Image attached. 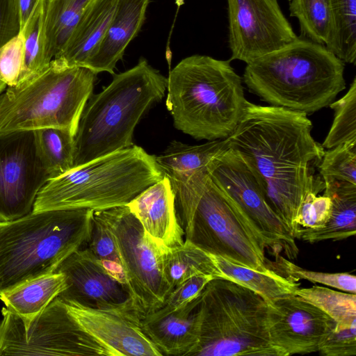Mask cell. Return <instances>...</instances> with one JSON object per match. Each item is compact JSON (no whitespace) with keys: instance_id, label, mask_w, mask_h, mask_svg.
I'll list each match as a JSON object with an SVG mask.
<instances>
[{"instance_id":"cell-1","label":"cell","mask_w":356,"mask_h":356,"mask_svg":"<svg viewBox=\"0 0 356 356\" xmlns=\"http://www.w3.org/2000/svg\"><path fill=\"white\" fill-rule=\"evenodd\" d=\"M312 129L304 113L247 100L239 122L227 137L229 147L254 166L269 205L294 238L300 228L296 217L306 194L325 189L321 177L314 176L325 150Z\"/></svg>"},{"instance_id":"cell-2","label":"cell","mask_w":356,"mask_h":356,"mask_svg":"<svg viewBox=\"0 0 356 356\" xmlns=\"http://www.w3.org/2000/svg\"><path fill=\"white\" fill-rule=\"evenodd\" d=\"M170 183L185 241L209 254L254 270L268 268L261 234L206 170Z\"/></svg>"},{"instance_id":"cell-3","label":"cell","mask_w":356,"mask_h":356,"mask_svg":"<svg viewBox=\"0 0 356 356\" xmlns=\"http://www.w3.org/2000/svg\"><path fill=\"white\" fill-rule=\"evenodd\" d=\"M165 104L174 127L197 140L227 138L247 99L229 60L205 55L184 58L170 72Z\"/></svg>"},{"instance_id":"cell-4","label":"cell","mask_w":356,"mask_h":356,"mask_svg":"<svg viewBox=\"0 0 356 356\" xmlns=\"http://www.w3.org/2000/svg\"><path fill=\"white\" fill-rule=\"evenodd\" d=\"M243 81L271 106L307 115L346 88L344 63L325 45L298 38L246 64Z\"/></svg>"},{"instance_id":"cell-5","label":"cell","mask_w":356,"mask_h":356,"mask_svg":"<svg viewBox=\"0 0 356 356\" xmlns=\"http://www.w3.org/2000/svg\"><path fill=\"white\" fill-rule=\"evenodd\" d=\"M167 84L168 79L144 58L113 74L110 84L92 94L84 107L74 136L72 168L131 146L135 127L163 99Z\"/></svg>"},{"instance_id":"cell-6","label":"cell","mask_w":356,"mask_h":356,"mask_svg":"<svg viewBox=\"0 0 356 356\" xmlns=\"http://www.w3.org/2000/svg\"><path fill=\"white\" fill-rule=\"evenodd\" d=\"M93 210L30 212L0 221V293L55 272L70 254L86 246Z\"/></svg>"},{"instance_id":"cell-7","label":"cell","mask_w":356,"mask_h":356,"mask_svg":"<svg viewBox=\"0 0 356 356\" xmlns=\"http://www.w3.org/2000/svg\"><path fill=\"white\" fill-rule=\"evenodd\" d=\"M163 177L156 156L133 144L49 179L32 211L124 206Z\"/></svg>"},{"instance_id":"cell-8","label":"cell","mask_w":356,"mask_h":356,"mask_svg":"<svg viewBox=\"0 0 356 356\" xmlns=\"http://www.w3.org/2000/svg\"><path fill=\"white\" fill-rule=\"evenodd\" d=\"M269 306L253 291L223 278L208 282L197 309L192 356H282L270 341Z\"/></svg>"},{"instance_id":"cell-9","label":"cell","mask_w":356,"mask_h":356,"mask_svg":"<svg viewBox=\"0 0 356 356\" xmlns=\"http://www.w3.org/2000/svg\"><path fill=\"white\" fill-rule=\"evenodd\" d=\"M96 75L53 58L37 76L0 94V131L58 128L75 136Z\"/></svg>"},{"instance_id":"cell-10","label":"cell","mask_w":356,"mask_h":356,"mask_svg":"<svg viewBox=\"0 0 356 356\" xmlns=\"http://www.w3.org/2000/svg\"><path fill=\"white\" fill-rule=\"evenodd\" d=\"M0 319V355L112 356L55 298L32 321L6 307Z\"/></svg>"},{"instance_id":"cell-11","label":"cell","mask_w":356,"mask_h":356,"mask_svg":"<svg viewBox=\"0 0 356 356\" xmlns=\"http://www.w3.org/2000/svg\"><path fill=\"white\" fill-rule=\"evenodd\" d=\"M99 211L116 241L134 307L143 318L162 307L172 291L163 272L169 249L144 232L126 205Z\"/></svg>"},{"instance_id":"cell-12","label":"cell","mask_w":356,"mask_h":356,"mask_svg":"<svg viewBox=\"0 0 356 356\" xmlns=\"http://www.w3.org/2000/svg\"><path fill=\"white\" fill-rule=\"evenodd\" d=\"M212 180L239 206L277 258L297 257L299 249L287 226L269 205L263 182L250 161L229 147L208 167Z\"/></svg>"},{"instance_id":"cell-13","label":"cell","mask_w":356,"mask_h":356,"mask_svg":"<svg viewBox=\"0 0 356 356\" xmlns=\"http://www.w3.org/2000/svg\"><path fill=\"white\" fill-rule=\"evenodd\" d=\"M49 179L35 130L0 131V221L31 212Z\"/></svg>"},{"instance_id":"cell-14","label":"cell","mask_w":356,"mask_h":356,"mask_svg":"<svg viewBox=\"0 0 356 356\" xmlns=\"http://www.w3.org/2000/svg\"><path fill=\"white\" fill-rule=\"evenodd\" d=\"M231 58L246 64L298 39L278 0H227Z\"/></svg>"},{"instance_id":"cell-15","label":"cell","mask_w":356,"mask_h":356,"mask_svg":"<svg viewBox=\"0 0 356 356\" xmlns=\"http://www.w3.org/2000/svg\"><path fill=\"white\" fill-rule=\"evenodd\" d=\"M55 272L65 277L66 286L57 296L63 302L93 309L137 312L127 286L110 275L86 247L70 254Z\"/></svg>"},{"instance_id":"cell-16","label":"cell","mask_w":356,"mask_h":356,"mask_svg":"<svg viewBox=\"0 0 356 356\" xmlns=\"http://www.w3.org/2000/svg\"><path fill=\"white\" fill-rule=\"evenodd\" d=\"M268 303L270 339L282 356L318 352L336 325L324 312L297 295Z\"/></svg>"},{"instance_id":"cell-17","label":"cell","mask_w":356,"mask_h":356,"mask_svg":"<svg viewBox=\"0 0 356 356\" xmlns=\"http://www.w3.org/2000/svg\"><path fill=\"white\" fill-rule=\"evenodd\" d=\"M63 301V300H62ZM81 327L112 356H161L142 329L136 312L88 308L64 302Z\"/></svg>"},{"instance_id":"cell-18","label":"cell","mask_w":356,"mask_h":356,"mask_svg":"<svg viewBox=\"0 0 356 356\" xmlns=\"http://www.w3.org/2000/svg\"><path fill=\"white\" fill-rule=\"evenodd\" d=\"M126 206L144 232L168 249L181 247L184 232L175 209V195L169 179L163 176L137 195Z\"/></svg>"},{"instance_id":"cell-19","label":"cell","mask_w":356,"mask_h":356,"mask_svg":"<svg viewBox=\"0 0 356 356\" xmlns=\"http://www.w3.org/2000/svg\"><path fill=\"white\" fill-rule=\"evenodd\" d=\"M149 1L118 0L108 30L85 67L96 74L102 72L114 74L117 63L143 24Z\"/></svg>"},{"instance_id":"cell-20","label":"cell","mask_w":356,"mask_h":356,"mask_svg":"<svg viewBox=\"0 0 356 356\" xmlns=\"http://www.w3.org/2000/svg\"><path fill=\"white\" fill-rule=\"evenodd\" d=\"M118 2V0H92L54 58L70 66L86 67L108 30Z\"/></svg>"},{"instance_id":"cell-21","label":"cell","mask_w":356,"mask_h":356,"mask_svg":"<svg viewBox=\"0 0 356 356\" xmlns=\"http://www.w3.org/2000/svg\"><path fill=\"white\" fill-rule=\"evenodd\" d=\"M200 296L158 319L141 321L143 332L162 355H189L197 343Z\"/></svg>"},{"instance_id":"cell-22","label":"cell","mask_w":356,"mask_h":356,"mask_svg":"<svg viewBox=\"0 0 356 356\" xmlns=\"http://www.w3.org/2000/svg\"><path fill=\"white\" fill-rule=\"evenodd\" d=\"M325 183V192L332 200L331 216L323 228L300 227L295 238L310 243L326 240H343L356 233V184L331 181Z\"/></svg>"},{"instance_id":"cell-23","label":"cell","mask_w":356,"mask_h":356,"mask_svg":"<svg viewBox=\"0 0 356 356\" xmlns=\"http://www.w3.org/2000/svg\"><path fill=\"white\" fill-rule=\"evenodd\" d=\"M210 255L221 278L253 291L268 302L295 295L300 287L298 281L289 278L269 266L263 270H254L222 257Z\"/></svg>"},{"instance_id":"cell-24","label":"cell","mask_w":356,"mask_h":356,"mask_svg":"<svg viewBox=\"0 0 356 356\" xmlns=\"http://www.w3.org/2000/svg\"><path fill=\"white\" fill-rule=\"evenodd\" d=\"M65 286V275L54 272L1 293L0 300L8 310L29 322L40 314Z\"/></svg>"},{"instance_id":"cell-25","label":"cell","mask_w":356,"mask_h":356,"mask_svg":"<svg viewBox=\"0 0 356 356\" xmlns=\"http://www.w3.org/2000/svg\"><path fill=\"white\" fill-rule=\"evenodd\" d=\"M229 147L227 138L197 145L174 140L156 156V161L163 176L174 181L196 171H207L213 161Z\"/></svg>"},{"instance_id":"cell-26","label":"cell","mask_w":356,"mask_h":356,"mask_svg":"<svg viewBox=\"0 0 356 356\" xmlns=\"http://www.w3.org/2000/svg\"><path fill=\"white\" fill-rule=\"evenodd\" d=\"M163 272L172 290L199 274L221 278L210 254L185 240L181 247L166 251L163 259Z\"/></svg>"},{"instance_id":"cell-27","label":"cell","mask_w":356,"mask_h":356,"mask_svg":"<svg viewBox=\"0 0 356 356\" xmlns=\"http://www.w3.org/2000/svg\"><path fill=\"white\" fill-rule=\"evenodd\" d=\"M47 2V0L40 1L19 31L24 38L25 54L24 71L19 85L42 72L52 60L48 51L45 29Z\"/></svg>"},{"instance_id":"cell-28","label":"cell","mask_w":356,"mask_h":356,"mask_svg":"<svg viewBox=\"0 0 356 356\" xmlns=\"http://www.w3.org/2000/svg\"><path fill=\"white\" fill-rule=\"evenodd\" d=\"M92 0H47L45 29L50 57L62 50L82 13Z\"/></svg>"},{"instance_id":"cell-29","label":"cell","mask_w":356,"mask_h":356,"mask_svg":"<svg viewBox=\"0 0 356 356\" xmlns=\"http://www.w3.org/2000/svg\"><path fill=\"white\" fill-rule=\"evenodd\" d=\"M290 1V15L298 19L303 38L326 47L334 31V21L329 1Z\"/></svg>"},{"instance_id":"cell-30","label":"cell","mask_w":356,"mask_h":356,"mask_svg":"<svg viewBox=\"0 0 356 356\" xmlns=\"http://www.w3.org/2000/svg\"><path fill=\"white\" fill-rule=\"evenodd\" d=\"M40 157L50 179L60 176L73 168L74 136L58 128L35 130Z\"/></svg>"},{"instance_id":"cell-31","label":"cell","mask_w":356,"mask_h":356,"mask_svg":"<svg viewBox=\"0 0 356 356\" xmlns=\"http://www.w3.org/2000/svg\"><path fill=\"white\" fill-rule=\"evenodd\" d=\"M334 31L326 47L343 63L356 60V0H328Z\"/></svg>"},{"instance_id":"cell-32","label":"cell","mask_w":356,"mask_h":356,"mask_svg":"<svg viewBox=\"0 0 356 356\" xmlns=\"http://www.w3.org/2000/svg\"><path fill=\"white\" fill-rule=\"evenodd\" d=\"M295 295L319 308L338 325L348 326L356 323V294L315 285L299 287Z\"/></svg>"},{"instance_id":"cell-33","label":"cell","mask_w":356,"mask_h":356,"mask_svg":"<svg viewBox=\"0 0 356 356\" xmlns=\"http://www.w3.org/2000/svg\"><path fill=\"white\" fill-rule=\"evenodd\" d=\"M86 247L110 275L128 288L116 241L99 210L93 211L90 236Z\"/></svg>"},{"instance_id":"cell-34","label":"cell","mask_w":356,"mask_h":356,"mask_svg":"<svg viewBox=\"0 0 356 356\" xmlns=\"http://www.w3.org/2000/svg\"><path fill=\"white\" fill-rule=\"evenodd\" d=\"M330 107L334 110V120L324 140L323 148L331 149L342 143L356 140V78L346 94L333 102Z\"/></svg>"},{"instance_id":"cell-35","label":"cell","mask_w":356,"mask_h":356,"mask_svg":"<svg viewBox=\"0 0 356 356\" xmlns=\"http://www.w3.org/2000/svg\"><path fill=\"white\" fill-rule=\"evenodd\" d=\"M318 168L324 182L338 181L356 184V140L325 151Z\"/></svg>"},{"instance_id":"cell-36","label":"cell","mask_w":356,"mask_h":356,"mask_svg":"<svg viewBox=\"0 0 356 356\" xmlns=\"http://www.w3.org/2000/svg\"><path fill=\"white\" fill-rule=\"evenodd\" d=\"M273 270L282 275L298 281L306 280L319 283L347 293L356 294V277L348 273H322L302 268L284 258L282 255L275 258V262H267Z\"/></svg>"},{"instance_id":"cell-37","label":"cell","mask_w":356,"mask_h":356,"mask_svg":"<svg viewBox=\"0 0 356 356\" xmlns=\"http://www.w3.org/2000/svg\"><path fill=\"white\" fill-rule=\"evenodd\" d=\"M214 278L212 275L199 274L188 279L170 293L162 307L142 320L160 318L187 305L199 297L208 282Z\"/></svg>"},{"instance_id":"cell-38","label":"cell","mask_w":356,"mask_h":356,"mask_svg":"<svg viewBox=\"0 0 356 356\" xmlns=\"http://www.w3.org/2000/svg\"><path fill=\"white\" fill-rule=\"evenodd\" d=\"M24 38L19 32L0 47V81L7 86L15 87L24 71Z\"/></svg>"},{"instance_id":"cell-39","label":"cell","mask_w":356,"mask_h":356,"mask_svg":"<svg viewBox=\"0 0 356 356\" xmlns=\"http://www.w3.org/2000/svg\"><path fill=\"white\" fill-rule=\"evenodd\" d=\"M317 195L314 192L306 194L296 217L299 227L319 229L327 222L332 213V200L325 193Z\"/></svg>"},{"instance_id":"cell-40","label":"cell","mask_w":356,"mask_h":356,"mask_svg":"<svg viewBox=\"0 0 356 356\" xmlns=\"http://www.w3.org/2000/svg\"><path fill=\"white\" fill-rule=\"evenodd\" d=\"M325 356H354L356 355V323L343 326L336 323L334 328L319 346Z\"/></svg>"},{"instance_id":"cell-41","label":"cell","mask_w":356,"mask_h":356,"mask_svg":"<svg viewBox=\"0 0 356 356\" xmlns=\"http://www.w3.org/2000/svg\"><path fill=\"white\" fill-rule=\"evenodd\" d=\"M20 31L16 0H0V47Z\"/></svg>"},{"instance_id":"cell-42","label":"cell","mask_w":356,"mask_h":356,"mask_svg":"<svg viewBox=\"0 0 356 356\" xmlns=\"http://www.w3.org/2000/svg\"><path fill=\"white\" fill-rule=\"evenodd\" d=\"M40 1L41 0H16L20 22V30L24 27Z\"/></svg>"},{"instance_id":"cell-43","label":"cell","mask_w":356,"mask_h":356,"mask_svg":"<svg viewBox=\"0 0 356 356\" xmlns=\"http://www.w3.org/2000/svg\"><path fill=\"white\" fill-rule=\"evenodd\" d=\"M6 84L0 81V94L6 88Z\"/></svg>"},{"instance_id":"cell-44","label":"cell","mask_w":356,"mask_h":356,"mask_svg":"<svg viewBox=\"0 0 356 356\" xmlns=\"http://www.w3.org/2000/svg\"><path fill=\"white\" fill-rule=\"evenodd\" d=\"M289 1H291V0H289Z\"/></svg>"}]
</instances>
